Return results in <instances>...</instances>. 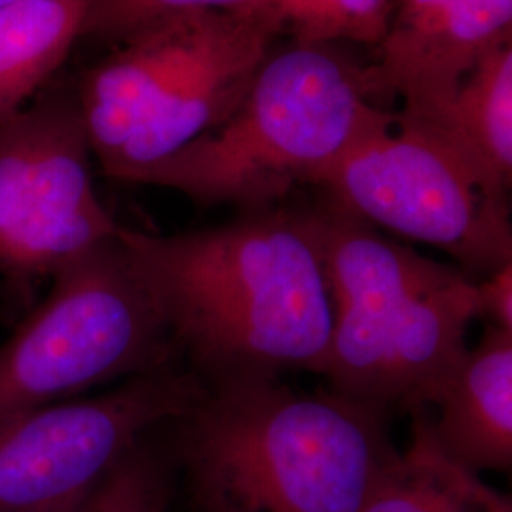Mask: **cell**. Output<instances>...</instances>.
Here are the masks:
<instances>
[{
	"mask_svg": "<svg viewBox=\"0 0 512 512\" xmlns=\"http://www.w3.org/2000/svg\"><path fill=\"white\" fill-rule=\"evenodd\" d=\"M171 492V463L147 437L92 494L65 512H167Z\"/></svg>",
	"mask_w": 512,
	"mask_h": 512,
	"instance_id": "15",
	"label": "cell"
},
{
	"mask_svg": "<svg viewBox=\"0 0 512 512\" xmlns=\"http://www.w3.org/2000/svg\"><path fill=\"white\" fill-rule=\"evenodd\" d=\"M76 92L38 99L0 124V272L52 279L116 239L101 203Z\"/></svg>",
	"mask_w": 512,
	"mask_h": 512,
	"instance_id": "9",
	"label": "cell"
},
{
	"mask_svg": "<svg viewBox=\"0 0 512 512\" xmlns=\"http://www.w3.org/2000/svg\"><path fill=\"white\" fill-rule=\"evenodd\" d=\"M512 0L397 2L378 59L365 65L370 97L401 99V122L439 114L465 76L497 48L512 42Z\"/></svg>",
	"mask_w": 512,
	"mask_h": 512,
	"instance_id": "10",
	"label": "cell"
},
{
	"mask_svg": "<svg viewBox=\"0 0 512 512\" xmlns=\"http://www.w3.org/2000/svg\"><path fill=\"white\" fill-rule=\"evenodd\" d=\"M258 0H86L82 37L120 42L162 19L192 12L249 8Z\"/></svg>",
	"mask_w": 512,
	"mask_h": 512,
	"instance_id": "17",
	"label": "cell"
},
{
	"mask_svg": "<svg viewBox=\"0 0 512 512\" xmlns=\"http://www.w3.org/2000/svg\"><path fill=\"white\" fill-rule=\"evenodd\" d=\"M283 29L260 6L162 19L116 42L76 97L93 158L137 183L238 107Z\"/></svg>",
	"mask_w": 512,
	"mask_h": 512,
	"instance_id": "5",
	"label": "cell"
},
{
	"mask_svg": "<svg viewBox=\"0 0 512 512\" xmlns=\"http://www.w3.org/2000/svg\"><path fill=\"white\" fill-rule=\"evenodd\" d=\"M50 281L42 304L0 346V423L175 365V346L120 232Z\"/></svg>",
	"mask_w": 512,
	"mask_h": 512,
	"instance_id": "6",
	"label": "cell"
},
{
	"mask_svg": "<svg viewBox=\"0 0 512 512\" xmlns=\"http://www.w3.org/2000/svg\"><path fill=\"white\" fill-rule=\"evenodd\" d=\"M359 512H512V505L442 450L429 410H420L406 448L382 469Z\"/></svg>",
	"mask_w": 512,
	"mask_h": 512,
	"instance_id": "13",
	"label": "cell"
},
{
	"mask_svg": "<svg viewBox=\"0 0 512 512\" xmlns=\"http://www.w3.org/2000/svg\"><path fill=\"white\" fill-rule=\"evenodd\" d=\"M329 272L334 323L319 374L389 412L431 410L480 319L476 279L387 238L325 192L304 207Z\"/></svg>",
	"mask_w": 512,
	"mask_h": 512,
	"instance_id": "3",
	"label": "cell"
},
{
	"mask_svg": "<svg viewBox=\"0 0 512 512\" xmlns=\"http://www.w3.org/2000/svg\"><path fill=\"white\" fill-rule=\"evenodd\" d=\"M8 2H14V0H0V6H2V4H8Z\"/></svg>",
	"mask_w": 512,
	"mask_h": 512,
	"instance_id": "20",
	"label": "cell"
},
{
	"mask_svg": "<svg viewBox=\"0 0 512 512\" xmlns=\"http://www.w3.org/2000/svg\"><path fill=\"white\" fill-rule=\"evenodd\" d=\"M311 2L313 0H258L253 6H260L270 16H274L279 21L283 33H293L294 27L306 16Z\"/></svg>",
	"mask_w": 512,
	"mask_h": 512,
	"instance_id": "19",
	"label": "cell"
},
{
	"mask_svg": "<svg viewBox=\"0 0 512 512\" xmlns=\"http://www.w3.org/2000/svg\"><path fill=\"white\" fill-rule=\"evenodd\" d=\"M384 412L281 378L209 385L179 456L200 512H359L399 452Z\"/></svg>",
	"mask_w": 512,
	"mask_h": 512,
	"instance_id": "2",
	"label": "cell"
},
{
	"mask_svg": "<svg viewBox=\"0 0 512 512\" xmlns=\"http://www.w3.org/2000/svg\"><path fill=\"white\" fill-rule=\"evenodd\" d=\"M120 239L177 355L207 385L317 372L334 323L329 272L304 207L207 230Z\"/></svg>",
	"mask_w": 512,
	"mask_h": 512,
	"instance_id": "1",
	"label": "cell"
},
{
	"mask_svg": "<svg viewBox=\"0 0 512 512\" xmlns=\"http://www.w3.org/2000/svg\"><path fill=\"white\" fill-rule=\"evenodd\" d=\"M480 319L490 327L512 332V262L476 279Z\"/></svg>",
	"mask_w": 512,
	"mask_h": 512,
	"instance_id": "18",
	"label": "cell"
},
{
	"mask_svg": "<svg viewBox=\"0 0 512 512\" xmlns=\"http://www.w3.org/2000/svg\"><path fill=\"white\" fill-rule=\"evenodd\" d=\"M86 0H14L0 6V124L27 107L82 38Z\"/></svg>",
	"mask_w": 512,
	"mask_h": 512,
	"instance_id": "14",
	"label": "cell"
},
{
	"mask_svg": "<svg viewBox=\"0 0 512 512\" xmlns=\"http://www.w3.org/2000/svg\"><path fill=\"white\" fill-rule=\"evenodd\" d=\"M317 188L378 230L444 251L471 277L512 262L509 192L420 129L393 122L366 137Z\"/></svg>",
	"mask_w": 512,
	"mask_h": 512,
	"instance_id": "7",
	"label": "cell"
},
{
	"mask_svg": "<svg viewBox=\"0 0 512 512\" xmlns=\"http://www.w3.org/2000/svg\"><path fill=\"white\" fill-rule=\"evenodd\" d=\"M395 112L370 97L365 65L330 42L272 50L219 128L143 173L137 183L181 192L200 205L279 207L298 186H317Z\"/></svg>",
	"mask_w": 512,
	"mask_h": 512,
	"instance_id": "4",
	"label": "cell"
},
{
	"mask_svg": "<svg viewBox=\"0 0 512 512\" xmlns=\"http://www.w3.org/2000/svg\"><path fill=\"white\" fill-rule=\"evenodd\" d=\"M395 8L397 0H313L291 35L294 42L351 40L378 48Z\"/></svg>",
	"mask_w": 512,
	"mask_h": 512,
	"instance_id": "16",
	"label": "cell"
},
{
	"mask_svg": "<svg viewBox=\"0 0 512 512\" xmlns=\"http://www.w3.org/2000/svg\"><path fill=\"white\" fill-rule=\"evenodd\" d=\"M207 391L194 370L164 366L103 395L0 423V512L71 511L156 427L184 420Z\"/></svg>",
	"mask_w": 512,
	"mask_h": 512,
	"instance_id": "8",
	"label": "cell"
},
{
	"mask_svg": "<svg viewBox=\"0 0 512 512\" xmlns=\"http://www.w3.org/2000/svg\"><path fill=\"white\" fill-rule=\"evenodd\" d=\"M395 124L429 133L488 183L511 192L512 42L486 55L439 114Z\"/></svg>",
	"mask_w": 512,
	"mask_h": 512,
	"instance_id": "12",
	"label": "cell"
},
{
	"mask_svg": "<svg viewBox=\"0 0 512 512\" xmlns=\"http://www.w3.org/2000/svg\"><path fill=\"white\" fill-rule=\"evenodd\" d=\"M429 414L442 450L463 467L475 473L511 469V330L486 325Z\"/></svg>",
	"mask_w": 512,
	"mask_h": 512,
	"instance_id": "11",
	"label": "cell"
}]
</instances>
